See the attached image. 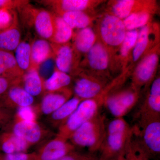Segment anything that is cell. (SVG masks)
<instances>
[{"instance_id":"8992f818","label":"cell","mask_w":160,"mask_h":160,"mask_svg":"<svg viewBox=\"0 0 160 160\" xmlns=\"http://www.w3.org/2000/svg\"><path fill=\"white\" fill-rule=\"evenodd\" d=\"M103 98L83 100L67 121L58 129L56 136L69 141L77 129L95 116L103 106Z\"/></svg>"},{"instance_id":"e575fe53","label":"cell","mask_w":160,"mask_h":160,"mask_svg":"<svg viewBox=\"0 0 160 160\" xmlns=\"http://www.w3.org/2000/svg\"><path fill=\"white\" fill-rule=\"evenodd\" d=\"M34 106L21 107L16 110L13 119L18 121H37L38 117Z\"/></svg>"},{"instance_id":"7bdbcfd3","label":"cell","mask_w":160,"mask_h":160,"mask_svg":"<svg viewBox=\"0 0 160 160\" xmlns=\"http://www.w3.org/2000/svg\"><path fill=\"white\" fill-rule=\"evenodd\" d=\"M99 160H101L99 159ZM102 160H117V158H112V159H109Z\"/></svg>"},{"instance_id":"b9f144b4","label":"cell","mask_w":160,"mask_h":160,"mask_svg":"<svg viewBox=\"0 0 160 160\" xmlns=\"http://www.w3.org/2000/svg\"><path fill=\"white\" fill-rule=\"evenodd\" d=\"M142 160H153L152 159H151L149 158L146 157L144 158V159Z\"/></svg>"},{"instance_id":"6da1fadb","label":"cell","mask_w":160,"mask_h":160,"mask_svg":"<svg viewBox=\"0 0 160 160\" xmlns=\"http://www.w3.org/2000/svg\"><path fill=\"white\" fill-rule=\"evenodd\" d=\"M132 128L123 118H114L106 124V135L99 151L101 160L117 158L129 142Z\"/></svg>"},{"instance_id":"9a60e30c","label":"cell","mask_w":160,"mask_h":160,"mask_svg":"<svg viewBox=\"0 0 160 160\" xmlns=\"http://www.w3.org/2000/svg\"><path fill=\"white\" fill-rule=\"evenodd\" d=\"M103 1L98 0H48L41 2L53 9L58 15L69 12L92 11L102 4Z\"/></svg>"},{"instance_id":"836d02e7","label":"cell","mask_w":160,"mask_h":160,"mask_svg":"<svg viewBox=\"0 0 160 160\" xmlns=\"http://www.w3.org/2000/svg\"><path fill=\"white\" fill-rule=\"evenodd\" d=\"M17 25L18 16L14 10L0 9V33Z\"/></svg>"},{"instance_id":"603a6c76","label":"cell","mask_w":160,"mask_h":160,"mask_svg":"<svg viewBox=\"0 0 160 160\" xmlns=\"http://www.w3.org/2000/svg\"><path fill=\"white\" fill-rule=\"evenodd\" d=\"M53 57L51 43L43 38L37 39L32 42L31 69L38 70L40 65Z\"/></svg>"},{"instance_id":"ffe728a7","label":"cell","mask_w":160,"mask_h":160,"mask_svg":"<svg viewBox=\"0 0 160 160\" xmlns=\"http://www.w3.org/2000/svg\"><path fill=\"white\" fill-rule=\"evenodd\" d=\"M138 34V30L127 31L125 38L120 46L113 59L111 68L116 67L125 73L128 64L130 62L132 50L136 42Z\"/></svg>"},{"instance_id":"ba28073f","label":"cell","mask_w":160,"mask_h":160,"mask_svg":"<svg viewBox=\"0 0 160 160\" xmlns=\"http://www.w3.org/2000/svg\"><path fill=\"white\" fill-rule=\"evenodd\" d=\"M160 42L152 47L138 62L131 73L130 85L141 91L154 79L159 64Z\"/></svg>"},{"instance_id":"f35d334b","label":"cell","mask_w":160,"mask_h":160,"mask_svg":"<svg viewBox=\"0 0 160 160\" xmlns=\"http://www.w3.org/2000/svg\"><path fill=\"white\" fill-rule=\"evenodd\" d=\"M29 3V1L26 0H0V9H19Z\"/></svg>"},{"instance_id":"5bb4252c","label":"cell","mask_w":160,"mask_h":160,"mask_svg":"<svg viewBox=\"0 0 160 160\" xmlns=\"http://www.w3.org/2000/svg\"><path fill=\"white\" fill-rule=\"evenodd\" d=\"M28 12L29 22L32 23L36 31L42 38L50 41L53 32V14L44 9H36L29 4L23 6Z\"/></svg>"},{"instance_id":"30bf717a","label":"cell","mask_w":160,"mask_h":160,"mask_svg":"<svg viewBox=\"0 0 160 160\" xmlns=\"http://www.w3.org/2000/svg\"><path fill=\"white\" fill-rule=\"evenodd\" d=\"M73 86V93L80 99L85 100L96 98L104 94L110 83L89 74L86 72L80 71Z\"/></svg>"},{"instance_id":"d590c367","label":"cell","mask_w":160,"mask_h":160,"mask_svg":"<svg viewBox=\"0 0 160 160\" xmlns=\"http://www.w3.org/2000/svg\"><path fill=\"white\" fill-rule=\"evenodd\" d=\"M0 160H38L35 151L12 154H4L0 152Z\"/></svg>"},{"instance_id":"d6986e66","label":"cell","mask_w":160,"mask_h":160,"mask_svg":"<svg viewBox=\"0 0 160 160\" xmlns=\"http://www.w3.org/2000/svg\"><path fill=\"white\" fill-rule=\"evenodd\" d=\"M154 29L155 26L153 27L151 23H149L138 30L137 40L132 52L130 60L131 63L126 70L128 72L130 66H134L135 63L138 62L152 47L160 42H152L151 34Z\"/></svg>"},{"instance_id":"74e56055","label":"cell","mask_w":160,"mask_h":160,"mask_svg":"<svg viewBox=\"0 0 160 160\" xmlns=\"http://www.w3.org/2000/svg\"><path fill=\"white\" fill-rule=\"evenodd\" d=\"M96 155L95 153L83 152L76 149L57 160H86Z\"/></svg>"},{"instance_id":"8fae6325","label":"cell","mask_w":160,"mask_h":160,"mask_svg":"<svg viewBox=\"0 0 160 160\" xmlns=\"http://www.w3.org/2000/svg\"><path fill=\"white\" fill-rule=\"evenodd\" d=\"M56 68L69 75L75 76L79 72L80 55L69 42L63 44L51 43Z\"/></svg>"},{"instance_id":"83f0119b","label":"cell","mask_w":160,"mask_h":160,"mask_svg":"<svg viewBox=\"0 0 160 160\" xmlns=\"http://www.w3.org/2000/svg\"><path fill=\"white\" fill-rule=\"evenodd\" d=\"M59 15L62 17L72 29H81L91 27L95 19L86 12H69Z\"/></svg>"},{"instance_id":"4dcf8cb0","label":"cell","mask_w":160,"mask_h":160,"mask_svg":"<svg viewBox=\"0 0 160 160\" xmlns=\"http://www.w3.org/2000/svg\"><path fill=\"white\" fill-rule=\"evenodd\" d=\"M31 44L29 41L24 40L15 50L14 57L18 66L25 72L31 69Z\"/></svg>"},{"instance_id":"9c48e42d","label":"cell","mask_w":160,"mask_h":160,"mask_svg":"<svg viewBox=\"0 0 160 160\" xmlns=\"http://www.w3.org/2000/svg\"><path fill=\"white\" fill-rule=\"evenodd\" d=\"M85 62L90 70L86 71L89 74L108 82L110 60L109 53L104 45L98 40L86 53Z\"/></svg>"},{"instance_id":"44dd1931","label":"cell","mask_w":160,"mask_h":160,"mask_svg":"<svg viewBox=\"0 0 160 160\" xmlns=\"http://www.w3.org/2000/svg\"><path fill=\"white\" fill-rule=\"evenodd\" d=\"M82 100L74 96L51 114L46 117V122L51 128L58 129L67 121Z\"/></svg>"},{"instance_id":"8d00e7d4","label":"cell","mask_w":160,"mask_h":160,"mask_svg":"<svg viewBox=\"0 0 160 160\" xmlns=\"http://www.w3.org/2000/svg\"><path fill=\"white\" fill-rule=\"evenodd\" d=\"M16 110L0 105V129L3 130L11 122L14 118Z\"/></svg>"},{"instance_id":"d6a6232c","label":"cell","mask_w":160,"mask_h":160,"mask_svg":"<svg viewBox=\"0 0 160 160\" xmlns=\"http://www.w3.org/2000/svg\"><path fill=\"white\" fill-rule=\"evenodd\" d=\"M146 157L148 158L134 140L132 132L129 142L117 159V160H142Z\"/></svg>"},{"instance_id":"ab89813d","label":"cell","mask_w":160,"mask_h":160,"mask_svg":"<svg viewBox=\"0 0 160 160\" xmlns=\"http://www.w3.org/2000/svg\"><path fill=\"white\" fill-rule=\"evenodd\" d=\"M21 82L22 79H11L0 77V98L4 95L12 86L16 85H21Z\"/></svg>"},{"instance_id":"7402d4cb","label":"cell","mask_w":160,"mask_h":160,"mask_svg":"<svg viewBox=\"0 0 160 160\" xmlns=\"http://www.w3.org/2000/svg\"><path fill=\"white\" fill-rule=\"evenodd\" d=\"M31 146L25 140L9 131L0 132V152L12 154L27 152Z\"/></svg>"},{"instance_id":"4fadbf2b","label":"cell","mask_w":160,"mask_h":160,"mask_svg":"<svg viewBox=\"0 0 160 160\" xmlns=\"http://www.w3.org/2000/svg\"><path fill=\"white\" fill-rule=\"evenodd\" d=\"M76 149L69 141L56 135L42 144L35 152L38 160H57Z\"/></svg>"},{"instance_id":"5b68a950","label":"cell","mask_w":160,"mask_h":160,"mask_svg":"<svg viewBox=\"0 0 160 160\" xmlns=\"http://www.w3.org/2000/svg\"><path fill=\"white\" fill-rule=\"evenodd\" d=\"M141 92L131 85L123 89L114 87L105 95L103 105L115 118H123L137 104Z\"/></svg>"},{"instance_id":"1f68e13d","label":"cell","mask_w":160,"mask_h":160,"mask_svg":"<svg viewBox=\"0 0 160 160\" xmlns=\"http://www.w3.org/2000/svg\"><path fill=\"white\" fill-rule=\"evenodd\" d=\"M21 32L18 25L0 33V49L11 51L15 50L21 42Z\"/></svg>"},{"instance_id":"ac0fdd59","label":"cell","mask_w":160,"mask_h":160,"mask_svg":"<svg viewBox=\"0 0 160 160\" xmlns=\"http://www.w3.org/2000/svg\"><path fill=\"white\" fill-rule=\"evenodd\" d=\"M34 102V97L27 92L21 85L12 86L0 98L1 106L15 110L21 107L32 106Z\"/></svg>"},{"instance_id":"277c9868","label":"cell","mask_w":160,"mask_h":160,"mask_svg":"<svg viewBox=\"0 0 160 160\" xmlns=\"http://www.w3.org/2000/svg\"><path fill=\"white\" fill-rule=\"evenodd\" d=\"M127 30L122 20L106 13L98 21L97 37L109 53L110 68L113 59L126 35Z\"/></svg>"},{"instance_id":"7c38bea8","label":"cell","mask_w":160,"mask_h":160,"mask_svg":"<svg viewBox=\"0 0 160 160\" xmlns=\"http://www.w3.org/2000/svg\"><path fill=\"white\" fill-rule=\"evenodd\" d=\"M157 9V5L154 1L114 0L108 2L107 13L123 20L134 12L143 10L156 12Z\"/></svg>"},{"instance_id":"60d3db41","label":"cell","mask_w":160,"mask_h":160,"mask_svg":"<svg viewBox=\"0 0 160 160\" xmlns=\"http://www.w3.org/2000/svg\"><path fill=\"white\" fill-rule=\"evenodd\" d=\"M86 160H99V158H98L96 155L93 157L90 158Z\"/></svg>"},{"instance_id":"484cf974","label":"cell","mask_w":160,"mask_h":160,"mask_svg":"<svg viewBox=\"0 0 160 160\" xmlns=\"http://www.w3.org/2000/svg\"><path fill=\"white\" fill-rule=\"evenodd\" d=\"M53 19V32L51 43L63 44L69 42L73 37L74 32L61 16L52 13Z\"/></svg>"},{"instance_id":"f1b7e54d","label":"cell","mask_w":160,"mask_h":160,"mask_svg":"<svg viewBox=\"0 0 160 160\" xmlns=\"http://www.w3.org/2000/svg\"><path fill=\"white\" fill-rule=\"evenodd\" d=\"M71 82V76L56 68L51 76L44 81V91L46 92H52L69 88Z\"/></svg>"},{"instance_id":"4316f807","label":"cell","mask_w":160,"mask_h":160,"mask_svg":"<svg viewBox=\"0 0 160 160\" xmlns=\"http://www.w3.org/2000/svg\"><path fill=\"white\" fill-rule=\"evenodd\" d=\"M38 70L32 68L25 72L21 82L23 84L22 87L33 97L40 95L44 91V81Z\"/></svg>"},{"instance_id":"2e32d148","label":"cell","mask_w":160,"mask_h":160,"mask_svg":"<svg viewBox=\"0 0 160 160\" xmlns=\"http://www.w3.org/2000/svg\"><path fill=\"white\" fill-rule=\"evenodd\" d=\"M73 92L69 88L52 92H46L41 103L34 106L38 116H48L57 110L72 97Z\"/></svg>"},{"instance_id":"d4e9b609","label":"cell","mask_w":160,"mask_h":160,"mask_svg":"<svg viewBox=\"0 0 160 160\" xmlns=\"http://www.w3.org/2000/svg\"><path fill=\"white\" fill-rule=\"evenodd\" d=\"M73 48L79 54H86L97 40L96 33L92 27L79 29L73 34Z\"/></svg>"},{"instance_id":"f546056e","label":"cell","mask_w":160,"mask_h":160,"mask_svg":"<svg viewBox=\"0 0 160 160\" xmlns=\"http://www.w3.org/2000/svg\"><path fill=\"white\" fill-rule=\"evenodd\" d=\"M150 10H143L134 12L123 20L127 31L141 29L151 23L152 18L155 13Z\"/></svg>"},{"instance_id":"3957f363","label":"cell","mask_w":160,"mask_h":160,"mask_svg":"<svg viewBox=\"0 0 160 160\" xmlns=\"http://www.w3.org/2000/svg\"><path fill=\"white\" fill-rule=\"evenodd\" d=\"M137 119L132 136L146 156L154 160L160 153V118Z\"/></svg>"},{"instance_id":"7a4b0ae2","label":"cell","mask_w":160,"mask_h":160,"mask_svg":"<svg viewBox=\"0 0 160 160\" xmlns=\"http://www.w3.org/2000/svg\"><path fill=\"white\" fill-rule=\"evenodd\" d=\"M105 116L99 112L72 134L69 141L76 148H86L89 152L99 151L106 135Z\"/></svg>"},{"instance_id":"cb8c5ba5","label":"cell","mask_w":160,"mask_h":160,"mask_svg":"<svg viewBox=\"0 0 160 160\" xmlns=\"http://www.w3.org/2000/svg\"><path fill=\"white\" fill-rule=\"evenodd\" d=\"M24 73L18 66L14 55L10 52L0 49V77L20 80Z\"/></svg>"},{"instance_id":"e0dca14e","label":"cell","mask_w":160,"mask_h":160,"mask_svg":"<svg viewBox=\"0 0 160 160\" xmlns=\"http://www.w3.org/2000/svg\"><path fill=\"white\" fill-rule=\"evenodd\" d=\"M160 118V78L150 84L146 99L140 106L136 118Z\"/></svg>"},{"instance_id":"52a82bcc","label":"cell","mask_w":160,"mask_h":160,"mask_svg":"<svg viewBox=\"0 0 160 160\" xmlns=\"http://www.w3.org/2000/svg\"><path fill=\"white\" fill-rule=\"evenodd\" d=\"M2 131L12 132L22 138L30 146L42 145L56 134L49 127L37 121L13 119Z\"/></svg>"}]
</instances>
